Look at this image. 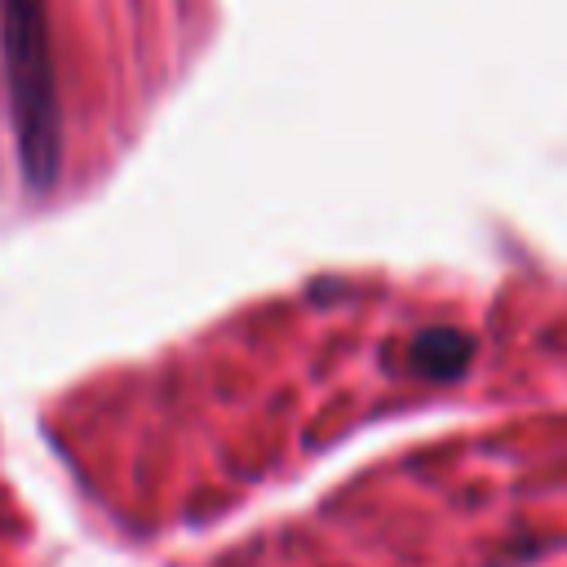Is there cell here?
<instances>
[{
  "label": "cell",
  "instance_id": "1",
  "mask_svg": "<svg viewBox=\"0 0 567 567\" xmlns=\"http://www.w3.org/2000/svg\"><path fill=\"white\" fill-rule=\"evenodd\" d=\"M0 58L27 186L49 190L62 173V111L53 84L44 0H0Z\"/></svg>",
  "mask_w": 567,
  "mask_h": 567
},
{
  "label": "cell",
  "instance_id": "2",
  "mask_svg": "<svg viewBox=\"0 0 567 567\" xmlns=\"http://www.w3.org/2000/svg\"><path fill=\"white\" fill-rule=\"evenodd\" d=\"M470 354H474V341L465 332H456V328H430V332H421L412 341V354L408 359H412V368L421 377H461L465 363H470Z\"/></svg>",
  "mask_w": 567,
  "mask_h": 567
}]
</instances>
